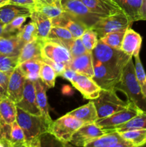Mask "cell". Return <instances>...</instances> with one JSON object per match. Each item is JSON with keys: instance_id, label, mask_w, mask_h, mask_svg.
<instances>
[{"instance_id": "obj_1", "label": "cell", "mask_w": 146, "mask_h": 147, "mask_svg": "<svg viewBox=\"0 0 146 147\" xmlns=\"http://www.w3.org/2000/svg\"><path fill=\"white\" fill-rule=\"evenodd\" d=\"M115 89L117 91L123 92L127 96L129 102L133 103L140 111L146 113V97L137 83L133 58L129 60L123 69L121 78Z\"/></svg>"}, {"instance_id": "obj_2", "label": "cell", "mask_w": 146, "mask_h": 147, "mask_svg": "<svg viewBox=\"0 0 146 147\" xmlns=\"http://www.w3.org/2000/svg\"><path fill=\"white\" fill-rule=\"evenodd\" d=\"M16 121L22 129L26 141L38 138L48 132L51 124L43 116L30 114L17 106Z\"/></svg>"}, {"instance_id": "obj_3", "label": "cell", "mask_w": 146, "mask_h": 147, "mask_svg": "<svg viewBox=\"0 0 146 147\" xmlns=\"http://www.w3.org/2000/svg\"><path fill=\"white\" fill-rule=\"evenodd\" d=\"M92 58L108 67L117 70H123L126 65L133 57L126 55L122 50L113 48L107 45L100 40L97 42L92 51Z\"/></svg>"}, {"instance_id": "obj_4", "label": "cell", "mask_w": 146, "mask_h": 147, "mask_svg": "<svg viewBox=\"0 0 146 147\" xmlns=\"http://www.w3.org/2000/svg\"><path fill=\"white\" fill-rule=\"evenodd\" d=\"M91 100L95 106L98 119L111 116L125 109L130 104L127 100H122L119 98L116 90H102L98 97Z\"/></svg>"}, {"instance_id": "obj_5", "label": "cell", "mask_w": 146, "mask_h": 147, "mask_svg": "<svg viewBox=\"0 0 146 147\" xmlns=\"http://www.w3.org/2000/svg\"><path fill=\"white\" fill-rule=\"evenodd\" d=\"M84 124L82 121L67 113L52 121L48 132L63 143H70L73 134Z\"/></svg>"}, {"instance_id": "obj_6", "label": "cell", "mask_w": 146, "mask_h": 147, "mask_svg": "<svg viewBox=\"0 0 146 147\" xmlns=\"http://www.w3.org/2000/svg\"><path fill=\"white\" fill-rule=\"evenodd\" d=\"M132 24L130 18L123 11L100 18L92 29L97 32L98 38L100 39L110 32L130 28Z\"/></svg>"}, {"instance_id": "obj_7", "label": "cell", "mask_w": 146, "mask_h": 147, "mask_svg": "<svg viewBox=\"0 0 146 147\" xmlns=\"http://www.w3.org/2000/svg\"><path fill=\"white\" fill-rule=\"evenodd\" d=\"M93 68L94 77L92 79L102 90H115V87L120 80L123 70L111 68L94 59Z\"/></svg>"}, {"instance_id": "obj_8", "label": "cell", "mask_w": 146, "mask_h": 147, "mask_svg": "<svg viewBox=\"0 0 146 147\" xmlns=\"http://www.w3.org/2000/svg\"><path fill=\"white\" fill-rule=\"evenodd\" d=\"M64 11L70 13L89 28H92L101 17L92 12L81 0H61Z\"/></svg>"}, {"instance_id": "obj_9", "label": "cell", "mask_w": 146, "mask_h": 147, "mask_svg": "<svg viewBox=\"0 0 146 147\" xmlns=\"http://www.w3.org/2000/svg\"><path fill=\"white\" fill-rule=\"evenodd\" d=\"M140 112L141 111L133 103L130 102V104L127 108L111 116L98 119L95 121V123L103 130L110 131L114 130L117 126L125 123Z\"/></svg>"}, {"instance_id": "obj_10", "label": "cell", "mask_w": 146, "mask_h": 147, "mask_svg": "<svg viewBox=\"0 0 146 147\" xmlns=\"http://www.w3.org/2000/svg\"><path fill=\"white\" fill-rule=\"evenodd\" d=\"M107 132L95 123H84L73 134L70 144L77 147H84Z\"/></svg>"}, {"instance_id": "obj_11", "label": "cell", "mask_w": 146, "mask_h": 147, "mask_svg": "<svg viewBox=\"0 0 146 147\" xmlns=\"http://www.w3.org/2000/svg\"><path fill=\"white\" fill-rule=\"evenodd\" d=\"M70 82L81 93L85 99L94 100L97 98L102 90L101 88L93 80L92 78L80 73H76Z\"/></svg>"}, {"instance_id": "obj_12", "label": "cell", "mask_w": 146, "mask_h": 147, "mask_svg": "<svg viewBox=\"0 0 146 147\" xmlns=\"http://www.w3.org/2000/svg\"><path fill=\"white\" fill-rule=\"evenodd\" d=\"M52 27H60L67 29L74 39L81 37L85 30L89 28L84 23L67 11H64L58 17L52 19Z\"/></svg>"}, {"instance_id": "obj_13", "label": "cell", "mask_w": 146, "mask_h": 147, "mask_svg": "<svg viewBox=\"0 0 146 147\" xmlns=\"http://www.w3.org/2000/svg\"><path fill=\"white\" fill-rule=\"evenodd\" d=\"M42 57L53 60L56 63H62L67 67L72 60V56L70 50L64 46L45 40L42 50Z\"/></svg>"}, {"instance_id": "obj_14", "label": "cell", "mask_w": 146, "mask_h": 147, "mask_svg": "<svg viewBox=\"0 0 146 147\" xmlns=\"http://www.w3.org/2000/svg\"><path fill=\"white\" fill-rule=\"evenodd\" d=\"M16 105L17 107L30 114L42 116L41 111L37 106L36 100V90L34 82L26 79L22 98Z\"/></svg>"}, {"instance_id": "obj_15", "label": "cell", "mask_w": 146, "mask_h": 147, "mask_svg": "<svg viewBox=\"0 0 146 147\" xmlns=\"http://www.w3.org/2000/svg\"><path fill=\"white\" fill-rule=\"evenodd\" d=\"M87 8L98 17H106L123 12L120 6L113 0H81Z\"/></svg>"}, {"instance_id": "obj_16", "label": "cell", "mask_w": 146, "mask_h": 147, "mask_svg": "<svg viewBox=\"0 0 146 147\" xmlns=\"http://www.w3.org/2000/svg\"><path fill=\"white\" fill-rule=\"evenodd\" d=\"M25 80L26 78L17 66L10 75L7 88V97L16 104L22 98Z\"/></svg>"}, {"instance_id": "obj_17", "label": "cell", "mask_w": 146, "mask_h": 147, "mask_svg": "<svg viewBox=\"0 0 146 147\" xmlns=\"http://www.w3.org/2000/svg\"><path fill=\"white\" fill-rule=\"evenodd\" d=\"M142 42L143 39L141 35L130 27L125 34L121 50L127 55L135 57L140 54Z\"/></svg>"}, {"instance_id": "obj_18", "label": "cell", "mask_w": 146, "mask_h": 147, "mask_svg": "<svg viewBox=\"0 0 146 147\" xmlns=\"http://www.w3.org/2000/svg\"><path fill=\"white\" fill-rule=\"evenodd\" d=\"M66 67L92 78L94 77V68L92 52H87L85 54L72 58Z\"/></svg>"}, {"instance_id": "obj_19", "label": "cell", "mask_w": 146, "mask_h": 147, "mask_svg": "<svg viewBox=\"0 0 146 147\" xmlns=\"http://www.w3.org/2000/svg\"><path fill=\"white\" fill-rule=\"evenodd\" d=\"M30 7L25 6L9 4L0 7V21L4 24H7L18 17H29L31 14Z\"/></svg>"}, {"instance_id": "obj_20", "label": "cell", "mask_w": 146, "mask_h": 147, "mask_svg": "<svg viewBox=\"0 0 146 147\" xmlns=\"http://www.w3.org/2000/svg\"><path fill=\"white\" fill-rule=\"evenodd\" d=\"M44 42H45L44 40L37 38L33 41L24 45L18 57V65L23 62L29 60H32V59L42 60V50Z\"/></svg>"}, {"instance_id": "obj_21", "label": "cell", "mask_w": 146, "mask_h": 147, "mask_svg": "<svg viewBox=\"0 0 146 147\" xmlns=\"http://www.w3.org/2000/svg\"><path fill=\"white\" fill-rule=\"evenodd\" d=\"M24 45L17 34L0 37V53L9 57H18Z\"/></svg>"}, {"instance_id": "obj_22", "label": "cell", "mask_w": 146, "mask_h": 147, "mask_svg": "<svg viewBox=\"0 0 146 147\" xmlns=\"http://www.w3.org/2000/svg\"><path fill=\"white\" fill-rule=\"evenodd\" d=\"M34 83L36 90V100L42 116H44L49 122L52 123V120L49 113V106L47 98V90L48 88L40 78L34 81Z\"/></svg>"}, {"instance_id": "obj_23", "label": "cell", "mask_w": 146, "mask_h": 147, "mask_svg": "<svg viewBox=\"0 0 146 147\" xmlns=\"http://www.w3.org/2000/svg\"><path fill=\"white\" fill-rule=\"evenodd\" d=\"M67 113L74 116L84 123H95L96 121L98 119L95 106L91 100L87 104L80 106Z\"/></svg>"}, {"instance_id": "obj_24", "label": "cell", "mask_w": 146, "mask_h": 147, "mask_svg": "<svg viewBox=\"0 0 146 147\" xmlns=\"http://www.w3.org/2000/svg\"><path fill=\"white\" fill-rule=\"evenodd\" d=\"M29 17L37 27V37L45 40L52 27V19L35 10L31 11Z\"/></svg>"}, {"instance_id": "obj_25", "label": "cell", "mask_w": 146, "mask_h": 147, "mask_svg": "<svg viewBox=\"0 0 146 147\" xmlns=\"http://www.w3.org/2000/svg\"><path fill=\"white\" fill-rule=\"evenodd\" d=\"M45 40L58 43L70 50L74 38L67 29L60 27H52Z\"/></svg>"}, {"instance_id": "obj_26", "label": "cell", "mask_w": 146, "mask_h": 147, "mask_svg": "<svg viewBox=\"0 0 146 147\" xmlns=\"http://www.w3.org/2000/svg\"><path fill=\"white\" fill-rule=\"evenodd\" d=\"M132 22L141 20L142 0H115Z\"/></svg>"}, {"instance_id": "obj_27", "label": "cell", "mask_w": 146, "mask_h": 147, "mask_svg": "<svg viewBox=\"0 0 146 147\" xmlns=\"http://www.w3.org/2000/svg\"><path fill=\"white\" fill-rule=\"evenodd\" d=\"M42 63V60L32 59L21 63L19 65L18 67L26 79L34 82L40 78V69Z\"/></svg>"}, {"instance_id": "obj_28", "label": "cell", "mask_w": 146, "mask_h": 147, "mask_svg": "<svg viewBox=\"0 0 146 147\" xmlns=\"http://www.w3.org/2000/svg\"><path fill=\"white\" fill-rule=\"evenodd\" d=\"M0 117L11 126L17 119V105L8 97L0 99Z\"/></svg>"}, {"instance_id": "obj_29", "label": "cell", "mask_w": 146, "mask_h": 147, "mask_svg": "<svg viewBox=\"0 0 146 147\" xmlns=\"http://www.w3.org/2000/svg\"><path fill=\"white\" fill-rule=\"evenodd\" d=\"M122 140L123 139L118 132L110 131L84 147H111Z\"/></svg>"}, {"instance_id": "obj_30", "label": "cell", "mask_w": 146, "mask_h": 147, "mask_svg": "<svg viewBox=\"0 0 146 147\" xmlns=\"http://www.w3.org/2000/svg\"><path fill=\"white\" fill-rule=\"evenodd\" d=\"M32 10L40 11L50 19L55 18L64 11L62 7L60 1L55 4H49L40 1L33 7Z\"/></svg>"}, {"instance_id": "obj_31", "label": "cell", "mask_w": 146, "mask_h": 147, "mask_svg": "<svg viewBox=\"0 0 146 147\" xmlns=\"http://www.w3.org/2000/svg\"><path fill=\"white\" fill-rule=\"evenodd\" d=\"M146 129V113L140 112L139 114L133 117L124 124L116 127L114 130L115 131L120 132L126 131L136 130V129Z\"/></svg>"}, {"instance_id": "obj_32", "label": "cell", "mask_w": 146, "mask_h": 147, "mask_svg": "<svg viewBox=\"0 0 146 147\" xmlns=\"http://www.w3.org/2000/svg\"><path fill=\"white\" fill-rule=\"evenodd\" d=\"M119 134L123 139L130 142L133 146L142 147L146 144V129L126 131Z\"/></svg>"}, {"instance_id": "obj_33", "label": "cell", "mask_w": 146, "mask_h": 147, "mask_svg": "<svg viewBox=\"0 0 146 147\" xmlns=\"http://www.w3.org/2000/svg\"><path fill=\"white\" fill-rule=\"evenodd\" d=\"M127 30V29H124L119 31L110 32L99 40L113 48L121 50L122 43H123V38H124L125 34Z\"/></svg>"}, {"instance_id": "obj_34", "label": "cell", "mask_w": 146, "mask_h": 147, "mask_svg": "<svg viewBox=\"0 0 146 147\" xmlns=\"http://www.w3.org/2000/svg\"><path fill=\"white\" fill-rule=\"evenodd\" d=\"M57 76V75L55 70L51 66L43 62L40 69V78L42 80L43 83L47 86L48 88L54 87Z\"/></svg>"}, {"instance_id": "obj_35", "label": "cell", "mask_w": 146, "mask_h": 147, "mask_svg": "<svg viewBox=\"0 0 146 147\" xmlns=\"http://www.w3.org/2000/svg\"><path fill=\"white\" fill-rule=\"evenodd\" d=\"M17 35L24 45L33 41L37 37V31L35 24L33 22L28 23L27 25L21 27Z\"/></svg>"}, {"instance_id": "obj_36", "label": "cell", "mask_w": 146, "mask_h": 147, "mask_svg": "<svg viewBox=\"0 0 146 147\" xmlns=\"http://www.w3.org/2000/svg\"><path fill=\"white\" fill-rule=\"evenodd\" d=\"M135 71L137 83L143 95L146 97V73L139 55L135 57Z\"/></svg>"}, {"instance_id": "obj_37", "label": "cell", "mask_w": 146, "mask_h": 147, "mask_svg": "<svg viewBox=\"0 0 146 147\" xmlns=\"http://www.w3.org/2000/svg\"><path fill=\"white\" fill-rule=\"evenodd\" d=\"M18 66V57H9L0 53V71L11 75Z\"/></svg>"}, {"instance_id": "obj_38", "label": "cell", "mask_w": 146, "mask_h": 147, "mask_svg": "<svg viewBox=\"0 0 146 147\" xmlns=\"http://www.w3.org/2000/svg\"><path fill=\"white\" fill-rule=\"evenodd\" d=\"M80 38L88 52L92 51L93 49L97 45L99 40L97 32L92 28H88L86 30Z\"/></svg>"}, {"instance_id": "obj_39", "label": "cell", "mask_w": 146, "mask_h": 147, "mask_svg": "<svg viewBox=\"0 0 146 147\" xmlns=\"http://www.w3.org/2000/svg\"><path fill=\"white\" fill-rule=\"evenodd\" d=\"M27 17H18L6 24L4 27L3 36H10L13 34H17L22 27L23 24L26 22Z\"/></svg>"}, {"instance_id": "obj_40", "label": "cell", "mask_w": 146, "mask_h": 147, "mask_svg": "<svg viewBox=\"0 0 146 147\" xmlns=\"http://www.w3.org/2000/svg\"><path fill=\"white\" fill-rule=\"evenodd\" d=\"M41 147H65V143L57 139L50 132H46L40 136Z\"/></svg>"}, {"instance_id": "obj_41", "label": "cell", "mask_w": 146, "mask_h": 147, "mask_svg": "<svg viewBox=\"0 0 146 147\" xmlns=\"http://www.w3.org/2000/svg\"><path fill=\"white\" fill-rule=\"evenodd\" d=\"M70 52L72 56V59L82 55L85 54L88 51L85 48L82 42L81 38L80 37V38L74 39L71 48L70 50Z\"/></svg>"}, {"instance_id": "obj_42", "label": "cell", "mask_w": 146, "mask_h": 147, "mask_svg": "<svg viewBox=\"0 0 146 147\" xmlns=\"http://www.w3.org/2000/svg\"><path fill=\"white\" fill-rule=\"evenodd\" d=\"M9 76V75L0 71V99L7 97V88Z\"/></svg>"}, {"instance_id": "obj_43", "label": "cell", "mask_w": 146, "mask_h": 147, "mask_svg": "<svg viewBox=\"0 0 146 147\" xmlns=\"http://www.w3.org/2000/svg\"><path fill=\"white\" fill-rule=\"evenodd\" d=\"M42 61L44 62V63H47V65L51 66V67L55 70L57 76H61V75L62 74V73L64 72V70H65L66 68V66L64 65V64H62V63H56V62L50 60V59L48 58H46V57H42Z\"/></svg>"}, {"instance_id": "obj_44", "label": "cell", "mask_w": 146, "mask_h": 147, "mask_svg": "<svg viewBox=\"0 0 146 147\" xmlns=\"http://www.w3.org/2000/svg\"><path fill=\"white\" fill-rule=\"evenodd\" d=\"M10 130H11V126L4 123V121L0 117V141L4 138L9 140Z\"/></svg>"}, {"instance_id": "obj_45", "label": "cell", "mask_w": 146, "mask_h": 147, "mask_svg": "<svg viewBox=\"0 0 146 147\" xmlns=\"http://www.w3.org/2000/svg\"><path fill=\"white\" fill-rule=\"evenodd\" d=\"M40 1V0H9L10 4L25 6V7H30L31 9L35 6V4Z\"/></svg>"}, {"instance_id": "obj_46", "label": "cell", "mask_w": 146, "mask_h": 147, "mask_svg": "<svg viewBox=\"0 0 146 147\" xmlns=\"http://www.w3.org/2000/svg\"><path fill=\"white\" fill-rule=\"evenodd\" d=\"M26 147H41L40 137L29 141H26Z\"/></svg>"}, {"instance_id": "obj_47", "label": "cell", "mask_w": 146, "mask_h": 147, "mask_svg": "<svg viewBox=\"0 0 146 147\" xmlns=\"http://www.w3.org/2000/svg\"><path fill=\"white\" fill-rule=\"evenodd\" d=\"M111 147H136V146H133L130 142L123 139V140H122L121 142H117V143H116L115 144H114Z\"/></svg>"}, {"instance_id": "obj_48", "label": "cell", "mask_w": 146, "mask_h": 147, "mask_svg": "<svg viewBox=\"0 0 146 147\" xmlns=\"http://www.w3.org/2000/svg\"><path fill=\"white\" fill-rule=\"evenodd\" d=\"M141 20L146 21V0H142Z\"/></svg>"}, {"instance_id": "obj_49", "label": "cell", "mask_w": 146, "mask_h": 147, "mask_svg": "<svg viewBox=\"0 0 146 147\" xmlns=\"http://www.w3.org/2000/svg\"><path fill=\"white\" fill-rule=\"evenodd\" d=\"M0 147H12L11 143L9 139L4 138L0 141Z\"/></svg>"}, {"instance_id": "obj_50", "label": "cell", "mask_w": 146, "mask_h": 147, "mask_svg": "<svg viewBox=\"0 0 146 147\" xmlns=\"http://www.w3.org/2000/svg\"><path fill=\"white\" fill-rule=\"evenodd\" d=\"M40 1H43V2L44 3H47V4H55V3L60 1V0H40Z\"/></svg>"}, {"instance_id": "obj_51", "label": "cell", "mask_w": 146, "mask_h": 147, "mask_svg": "<svg viewBox=\"0 0 146 147\" xmlns=\"http://www.w3.org/2000/svg\"><path fill=\"white\" fill-rule=\"evenodd\" d=\"M4 27H5V24H4L1 21H0V37H2L3 36Z\"/></svg>"}, {"instance_id": "obj_52", "label": "cell", "mask_w": 146, "mask_h": 147, "mask_svg": "<svg viewBox=\"0 0 146 147\" xmlns=\"http://www.w3.org/2000/svg\"><path fill=\"white\" fill-rule=\"evenodd\" d=\"M9 4H10L9 0H0V7Z\"/></svg>"}, {"instance_id": "obj_53", "label": "cell", "mask_w": 146, "mask_h": 147, "mask_svg": "<svg viewBox=\"0 0 146 147\" xmlns=\"http://www.w3.org/2000/svg\"><path fill=\"white\" fill-rule=\"evenodd\" d=\"M65 147H74V146H73L70 143H65Z\"/></svg>"}, {"instance_id": "obj_54", "label": "cell", "mask_w": 146, "mask_h": 147, "mask_svg": "<svg viewBox=\"0 0 146 147\" xmlns=\"http://www.w3.org/2000/svg\"><path fill=\"white\" fill-rule=\"evenodd\" d=\"M145 146V147H146V144H145V145H144V146Z\"/></svg>"}, {"instance_id": "obj_55", "label": "cell", "mask_w": 146, "mask_h": 147, "mask_svg": "<svg viewBox=\"0 0 146 147\" xmlns=\"http://www.w3.org/2000/svg\"><path fill=\"white\" fill-rule=\"evenodd\" d=\"M113 1H115V0H113Z\"/></svg>"}, {"instance_id": "obj_56", "label": "cell", "mask_w": 146, "mask_h": 147, "mask_svg": "<svg viewBox=\"0 0 146 147\" xmlns=\"http://www.w3.org/2000/svg\"><path fill=\"white\" fill-rule=\"evenodd\" d=\"M60 1H61V0H60Z\"/></svg>"}]
</instances>
